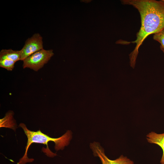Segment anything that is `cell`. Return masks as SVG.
<instances>
[{
  "label": "cell",
  "instance_id": "cell-1",
  "mask_svg": "<svg viewBox=\"0 0 164 164\" xmlns=\"http://www.w3.org/2000/svg\"><path fill=\"white\" fill-rule=\"evenodd\" d=\"M124 5H131L139 12L141 26L136 34V39L129 42L136 44L129 54L130 66L135 68L138 50L144 40L150 34L164 29V1L155 0H124Z\"/></svg>",
  "mask_w": 164,
  "mask_h": 164
},
{
  "label": "cell",
  "instance_id": "cell-2",
  "mask_svg": "<svg viewBox=\"0 0 164 164\" xmlns=\"http://www.w3.org/2000/svg\"><path fill=\"white\" fill-rule=\"evenodd\" d=\"M19 126L23 130L27 138V142L25 147V152L23 156L20 159L17 164H26L27 162H32L34 159H29L27 156V152L29 146L33 143H39L46 145L47 146V155L53 157L56 154L51 152L49 149L48 143L50 141L53 142L55 143V149L56 151L63 150L66 146H67L72 138V133L70 131L68 130L61 137L56 138L50 137L48 135L41 132L40 130L36 132L32 131L28 129L26 125L21 123Z\"/></svg>",
  "mask_w": 164,
  "mask_h": 164
},
{
  "label": "cell",
  "instance_id": "cell-3",
  "mask_svg": "<svg viewBox=\"0 0 164 164\" xmlns=\"http://www.w3.org/2000/svg\"><path fill=\"white\" fill-rule=\"evenodd\" d=\"M53 55L52 50H46L43 49L23 60V68H29L37 71L48 63Z\"/></svg>",
  "mask_w": 164,
  "mask_h": 164
},
{
  "label": "cell",
  "instance_id": "cell-4",
  "mask_svg": "<svg viewBox=\"0 0 164 164\" xmlns=\"http://www.w3.org/2000/svg\"><path fill=\"white\" fill-rule=\"evenodd\" d=\"M43 48V37L39 33L34 34L26 41L22 48L20 50L21 60Z\"/></svg>",
  "mask_w": 164,
  "mask_h": 164
},
{
  "label": "cell",
  "instance_id": "cell-5",
  "mask_svg": "<svg viewBox=\"0 0 164 164\" xmlns=\"http://www.w3.org/2000/svg\"><path fill=\"white\" fill-rule=\"evenodd\" d=\"M90 147L93 152L94 156L99 158L102 164H134L132 161L122 155L114 160L109 159L105 155L104 149L97 142L91 143Z\"/></svg>",
  "mask_w": 164,
  "mask_h": 164
},
{
  "label": "cell",
  "instance_id": "cell-6",
  "mask_svg": "<svg viewBox=\"0 0 164 164\" xmlns=\"http://www.w3.org/2000/svg\"><path fill=\"white\" fill-rule=\"evenodd\" d=\"M146 139L148 142L156 144L162 149L163 153L160 161L161 164H164V133L158 134L151 132L146 135Z\"/></svg>",
  "mask_w": 164,
  "mask_h": 164
},
{
  "label": "cell",
  "instance_id": "cell-7",
  "mask_svg": "<svg viewBox=\"0 0 164 164\" xmlns=\"http://www.w3.org/2000/svg\"><path fill=\"white\" fill-rule=\"evenodd\" d=\"M5 59L12 60L16 62L21 60L20 51L12 49H2L0 52V59Z\"/></svg>",
  "mask_w": 164,
  "mask_h": 164
},
{
  "label": "cell",
  "instance_id": "cell-8",
  "mask_svg": "<svg viewBox=\"0 0 164 164\" xmlns=\"http://www.w3.org/2000/svg\"><path fill=\"white\" fill-rule=\"evenodd\" d=\"M15 62L7 59H0V67L8 71H12L14 67Z\"/></svg>",
  "mask_w": 164,
  "mask_h": 164
},
{
  "label": "cell",
  "instance_id": "cell-9",
  "mask_svg": "<svg viewBox=\"0 0 164 164\" xmlns=\"http://www.w3.org/2000/svg\"><path fill=\"white\" fill-rule=\"evenodd\" d=\"M153 39L160 44V49L164 53V29L154 34Z\"/></svg>",
  "mask_w": 164,
  "mask_h": 164
},
{
  "label": "cell",
  "instance_id": "cell-10",
  "mask_svg": "<svg viewBox=\"0 0 164 164\" xmlns=\"http://www.w3.org/2000/svg\"><path fill=\"white\" fill-rule=\"evenodd\" d=\"M163 0V1H164V0Z\"/></svg>",
  "mask_w": 164,
  "mask_h": 164
}]
</instances>
